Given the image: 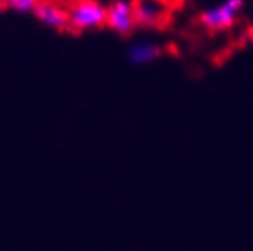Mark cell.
I'll return each instance as SVG.
<instances>
[{
  "instance_id": "cell-1",
  "label": "cell",
  "mask_w": 253,
  "mask_h": 251,
  "mask_svg": "<svg viewBox=\"0 0 253 251\" xmlns=\"http://www.w3.org/2000/svg\"><path fill=\"white\" fill-rule=\"evenodd\" d=\"M67 12L69 32L99 29L107 25V8L98 0H72Z\"/></svg>"
},
{
  "instance_id": "cell-2",
  "label": "cell",
  "mask_w": 253,
  "mask_h": 251,
  "mask_svg": "<svg viewBox=\"0 0 253 251\" xmlns=\"http://www.w3.org/2000/svg\"><path fill=\"white\" fill-rule=\"evenodd\" d=\"M134 23L143 29H164L171 20V12L164 0H133Z\"/></svg>"
},
{
  "instance_id": "cell-3",
  "label": "cell",
  "mask_w": 253,
  "mask_h": 251,
  "mask_svg": "<svg viewBox=\"0 0 253 251\" xmlns=\"http://www.w3.org/2000/svg\"><path fill=\"white\" fill-rule=\"evenodd\" d=\"M243 6L244 0H224L221 5L203 11L198 17V22L209 32L226 31L237 23Z\"/></svg>"
},
{
  "instance_id": "cell-4",
  "label": "cell",
  "mask_w": 253,
  "mask_h": 251,
  "mask_svg": "<svg viewBox=\"0 0 253 251\" xmlns=\"http://www.w3.org/2000/svg\"><path fill=\"white\" fill-rule=\"evenodd\" d=\"M107 26L121 35H130L136 28L131 3L116 0L107 8Z\"/></svg>"
},
{
  "instance_id": "cell-5",
  "label": "cell",
  "mask_w": 253,
  "mask_h": 251,
  "mask_svg": "<svg viewBox=\"0 0 253 251\" xmlns=\"http://www.w3.org/2000/svg\"><path fill=\"white\" fill-rule=\"evenodd\" d=\"M40 22L52 29L69 32V12L61 8L55 0H40L34 9Z\"/></svg>"
},
{
  "instance_id": "cell-6",
  "label": "cell",
  "mask_w": 253,
  "mask_h": 251,
  "mask_svg": "<svg viewBox=\"0 0 253 251\" xmlns=\"http://www.w3.org/2000/svg\"><path fill=\"white\" fill-rule=\"evenodd\" d=\"M165 47L153 43H137L130 47V60L136 64H147L164 55Z\"/></svg>"
},
{
  "instance_id": "cell-7",
  "label": "cell",
  "mask_w": 253,
  "mask_h": 251,
  "mask_svg": "<svg viewBox=\"0 0 253 251\" xmlns=\"http://www.w3.org/2000/svg\"><path fill=\"white\" fill-rule=\"evenodd\" d=\"M3 2L6 6L19 12H29L35 9V6L39 5L40 0H3Z\"/></svg>"
},
{
  "instance_id": "cell-8",
  "label": "cell",
  "mask_w": 253,
  "mask_h": 251,
  "mask_svg": "<svg viewBox=\"0 0 253 251\" xmlns=\"http://www.w3.org/2000/svg\"><path fill=\"white\" fill-rule=\"evenodd\" d=\"M6 8V5H5V2H3V0H0V11H3Z\"/></svg>"
},
{
  "instance_id": "cell-9",
  "label": "cell",
  "mask_w": 253,
  "mask_h": 251,
  "mask_svg": "<svg viewBox=\"0 0 253 251\" xmlns=\"http://www.w3.org/2000/svg\"><path fill=\"white\" fill-rule=\"evenodd\" d=\"M164 2H167V0H164Z\"/></svg>"
}]
</instances>
